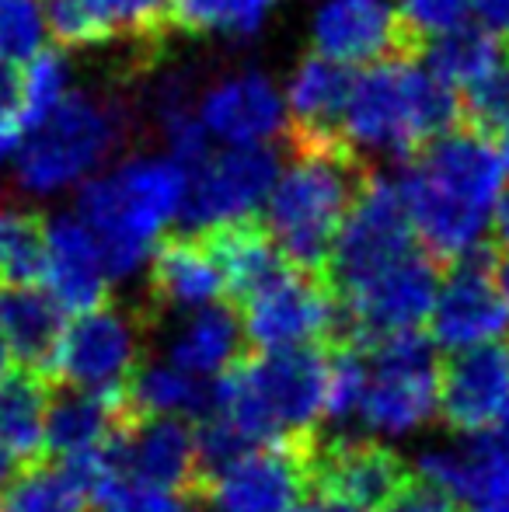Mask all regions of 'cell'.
Masks as SVG:
<instances>
[{"mask_svg": "<svg viewBox=\"0 0 509 512\" xmlns=\"http://www.w3.org/2000/svg\"><path fill=\"white\" fill-rule=\"evenodd\" d=\"M293 512H367V509L349 506V502H339V499H321V495H311V506H297Z\"/></svg>", "mask_w": 509, "mask_h": 512, "instance_id": "obj_41", "label": "cell"}, {"mask_svg": "<svg viewBox=\"0 0 509 512\" xmlns=\"http://www.w3.org/2000/svg\"><path fill=\"white\" fill-rule=\"evenodd\" d=\"M67 95V63L56 49H42L25 63V122L39 126Z\"/></svg>", "mask_w": 509, "mask_h": 512, "instance_id": "obj_36", "label": "cell"}, {"mask_svg": "<svg viewBox=\"0 0 509 512\" xmlns=\"http://www.w3.org/2000/svg\"><path fill=\"white\" fill-rule=\"evenodd\" d=\"M0 126H21L25 122V67L0 56Z\"/></svg>", "mask_w": 509, "mask_h": 512, "instance_id": "obj_38", "label": "cell"}, {"mask_svg": "<svg viewBox=\"0 0 509 512\" xmlns=\"http://www.w3.org/2000/svg\"><path fill=\"white\" fill-rule=\"evenodd\" d=\"M311 495L339 499L360 509H381L408 478V464L398 450L363 436H318L307 439Z\"/></svg>", "mask_w": 509, "mask_h": 512, "instance_id": "obj_14", "label": "cell"}, {"mask_svg": "<svg viewBox=\"0 0 509 512\" xmlns=\"http://www.w3.org/2000/svg\"><path fill=\"white\" fill-rule=\"evenodd\" d=\"M506 168L485 133L454 126L401 161L394 178L422 248L443 265L489 244V227L506 196Z\"/></svg>", "mask_w": 509, "mask_h": 512, "instance_id": "obj_1", "label": "cell"}, {"mask_svg": "<svg viewBox=\"0 0 509 512\" xmlns=\"http://www.w3.org/2000/svg\"><path fill=\"white\" fill-rule=\"evenodd\" d=\"M189 171L171 157H133L112 175L91 178L77 216L95 230L112 279L129 276L150 258L175 216H182Z\"/></svg>", "mask_w": 509, "mask_h": 512, "instance_id": "obj_5", "label": "cell"}, {"mask_svg": "<svg viewBox=\"0 0 509 512\" xmlns=\"http://www.w3.org/2000/svg\"><path fill=\"white\" fill-rule=\"evenodd\" d=\"M206 133L224 143H269L286 133V105L262 74H238L206 91L199 105Z\"/></svg>", "mask_w": 509, "mask_h": 512, "instance_id": "obj_22", "label": "cell"}, {"mask_svg": "<svg viewBox=\"0 0 509 512\" xmlns=\"http://www.w3.org/2000/svg\"><path fill=\"white\" fill-rule=\"evenodd\" d=\"M506 53L509 49L503 42V32L482 25V21H468V25L454 28V32L440 35V39L426 42L419 49L422 67L440 77L447 88H454L457 95L482 81Z\"/></svg>", "mask_w": 509, "mask_h": 512, "instance_id": "obj_27", "label": "cell"}, {"mask_svg": "<svg viewBox=\"0 0 509 512\" xmlns=\"http://www.w3.org/2000/svg\"><path fill=\"white\" fill-rule=\"evenodd\" d=\"M252 349H293V345H325L342 321L339 297L325 276L290 269L283 279L255 293L238 307Z\"/></svg>", "mask_w": 509, "mask_h": 512, "instance_id": "obj_12", "label": "cell"}, {"mask_svg": "<svg viewBox=\"0 0 509 512\" xmlns=\"http://www.w3.org/2000/svg\"><path fill=\"white\" fill-rule=\"evenodd\" d=\"M475 512H509V499L506 502H492V506H478Z\"/></svg>", "mask_w": 509, "mask_h": 512, "instance_id": "obj_47", "label": "cell"}, {"mask_svg": "<svg viewBox=\"0 0 509 512\" xmlns=\"http://www.w3.org/2000/svg\"><path fill=\"white\" fill-rule=\"evenodd\" d=\"M377 512H461V502L447 488L419 474V478H408Z\"/></svg>", "mask_w": 509, "mask_h": 512, "instance_id": "obj_37", "label": "cell"}, {"mask_svg": "<svg viewBox=\"0 0 509 512\" xmlns=\"http://www.w3.org/2000/svg\"><path fill=\"white\" fill-rule=\"evenodd\" d=\"M126 405L133 411H154V415H182L203 418L217 415V387L203 377H192L182 366H154L143 363L126 384Z\"/></svg>", "mask_w": 509, "mask_h": 512, "instance_id": "obj_28", "label": "cell"}, {"mask_svg": "<svg viewBox=\"0 0 509 512\" xmlns=\"http://www.w3.org/2000/svg\"><path fill=\"white\" fill-rule=\"evenodd\" d=\"M356 74L346 63L311 53L297 67L286 95V143H335L353 95Z\"/></svg>", "mask_w": 509, "mask_h": 512, "instance_id": "obj_21", "label": "cell"}, {"mask_svg": "<svg viewBox=\"0 0 509 512\" xmlns=\"http://www.w3.org/2000/svg\"><path fill=\"white\" fill-rule=\"evenodd\" d=\"M46 0H0V56L28 63L46 49Z\"/></svg>", "mask_w": 509, "mask_h": 512, "instance_id": "obj_34", "label": "cell"}, {"mask_svg": "<svg viewBox=\"0 0 509 512\" xmlns=\"http://www.w3.org/2000/svg\"><path fill=\"white\" fill-rule=\"evenodd\" d=\"M126 140V112L112 98L67 91L60 105L28 129L14 154L18 182L28 192H60L88 178Z\"/></svg>", "mask_w": 509, "mask_h": 512, "instance_id": "obj_6", "label": "cell"}, {"mask_svg": "<svg viewBox=\"0 0 509 512\" xmlns=\"http://www.w3.org/2000/svg\"><path fill=\"white\" fill-rule=\"evenodd\" d=\"M0 328L14 349V359L32 370L53 373L63 338V307L39 283H0Z\"/></svg>", "mask_w": 509, "mask_h": 512, "instance_id": "obj_24", "label": "cell"}, {"mask_svg": "<svg viewBox=\"0 0 509 512\" xmlns=\"http://www.w3.org/2000/svg\"><path fill=\"white\" fill-rule=\"evenodd\" d=\"M203 506H206L203 499H178L171 512H203Z\"/></svg>", "mask_w": 509, "mask_h": 512, "instance_id": "obj_46", "label": "cell"}, {"mask_svg": "<svg viewBox=\"0 0 509 512\" xmlns=\"http://www.w3.org/2000/svg\"><path fill=\"white\" fill-rule=\"evenodd\" d=\"M129 405L126 394H98L84 387L53 384L46 415V457L49 460H70L105 446L126 422Z\"/></svg>", "mask_w": 509, "mask_h": 512, "instance_id": "obj_23", "label": "cell"}, {"mask_svg": "<svg viewBox=\"0 0 509 512\" xmlns=\"http://www.w3.org/2000/svg\"><path fill=\"white\" fill-rule=\"evenodd\" d=\"M419 248L422 241L415 234V223L394 178L370 175L353 213L346 216L339 237H335V248L325 265V283L332 286L342 304L360 286L405 262Z\"/></svg>", "mask_w": 509, "mask_h": 512, "instance_id": "obj_9", "label": "cell"}, {"mask_svg": "<svg viewBox=\"0 0 509 512\" xmlns=\"http://www.w3.org/2000/svg\"><path fill=\"white\" fill-rule=\"evenodd\" d=\"M492 234H496V244L503 248V255H509V192L503 196V203L496 209V220H492Z\"/></svg>", "mask_w": 509, "mask_h": 512, "instance_id": "obj_40", "label": "cell"}, {"mask_svg": "<svg viewBox=\"0 0 509 512\" xmlns=\"http://www.w3.org/2000/svg\"><path fill=\"white\" fill-rule=\"evenodd\" d=\"M0 512H88V492L60 460L18 467L0 492Z\"/></svg>", "mask_w": 509, "mask_h": 512, "instance_id": "obj_31", "label": "cell"}, {"mask_svg": "<svg viewBox=\"0 0 509 512\" xmlns=\"http://www.w3.org/2000/svg\"><path fill=\"white\" fill-rule=\"evenodd\" d=\"M496 150H499V157H503V168H506V175H509V122H506L503 129H499Z\"/></svg>", "mask_w": 509, "mask_h": 512, "instance_id": "obj_44", "label": "cell"}, {"mask_svg": "<svg viewBox=\"0 0 509 512\" xmlns=\"http://www.w3.org/2000/svg\"><path fill=\"white\" fill-rule=\"evenodd\" d=\"M290 164L279 171L265 199V227L297 269L325 276L346 216L353 213L370 164L349 140L335 143H286Z\"/></svg>", "mask_w": 509, "mask_h": 512, "instance_id": "obj_2", "label": "cell"}, {"mask_svg": "<svg viewBox=\"0 0 509 512\" xmlns=\"http://www.w3.org/2000/svg\"><path fill=\"white\" fill-rule=\"evenodd\" d=\"M475 14L482 25L509 32V0H475Z\"/></svg>", "mask_w": 509, "mask_h": 512, "instance_id": "obj_39", "label": "cell"}, {"mask_svg": "<svg viewBox=\"0 0 509 512\" xmlns=\"http://www.w3.org/2000/svg\"><path fill=\"white\" fill-rule=\"evenodd\" d=\"M499 290H503L506 297V307H509V255H503V262H499Z\"/></svg>", "mask_w": 509, "mask_h": 512, "instance_id": "obj_45", "label": "cell"}, {"mask_svg": "<svg viewBox=\"0 0 509 512\" xmlns=\"http://www.w3.org/2000/svg\"><path fill=\"white\" fill-rule=\"evenodd\" d=\"M496 248L468 251L443 265L440 290L429 310V338L447 352L471 349V345L499 342L509 331V307L499 290Z\"/></svg>", "mask_w": 509, "mask_h": 512, "instance_id": "obj_11", "label": "cell"}, {"mask_svg": "<svg viewBox=\"0 0 509 512\" xmlns=\"http://www.w3.org/2000/svg\"><path fill=\"white\" fill-rule=\"evenodd\" d=\"M307 439L262 443L241 453L210 481L206 506L213 512H293L311 495Z\"/></svg>", "mask_w": 509, "mask_h": 512, "instance_id": "obj_15", "label": "cell"}, {"mask_svg": "<svg viewBox=\"0 0 509 512\" xmlns=\"http://www.w3.org/2000/svg\"><path fill=\"white\" fill-rule=\"evenodd\" d=\"M252 349L245 335L241 314L231 300L196 307L189 321L171 338V363L182 366L192 377H213L227 373L245 352Z\"/></svg>", "mask_w": 509, "mask_h": 512, "instance_id": "obj_25", "label": "cell"}, {"mask_svg": "<svg viewBox=\"0 0 509 512\" xmlns=\"http://www.w3.org/2000/svg\"><path fill=\"white\" fill-rule=\"evenodd\" d=\"M509 411V342L454 349L440 359V418L450 432H482Z\"/></svg>", "mask_w": 509, "mask_h": 512, "instance_id": "obj_16", "label": "cell"}, {"mask_svg": "<svg viewBox=\"0 0 509 512\" xmlns=\"http://www.w3.org/2000/svg\"><path fill=\"white\" fill-rule=\"evenodd\" d=\"M112 457L126 474L147 485H157L182 499L206 502L196 425L189 418L129 408L126 422L112 436Z\"/></svg>", "mask_w": 509, "mask_h": 512, "instance_id": "obj_13", "label": "cell"}, {"mask_svg": "<svg viewBox=\"0 0 509 512\" xmlns=\"http://www.w3.org/2000/svg\"><path fill=\"white\" fill-rule=\"evenodd\" d=\"M227 300L224 272L199 230L171 234L150 251V310H196Z\"/></svg>", "mask_w": 509, "mask_h": 512, "instance_id": "obj_19", "label": "cell"}, {"mask_svg": "<svg viewBox=\"0 0 509 512\" xmlns=\"http://www.w3.org/2000/svg\"><path fill=\"white\" fill-rule=\"evenodd\" d=\"M461 119V95L429 74L419 56H387L356 74L342 136L360 154L374 150L408 161Z\"/></svg>", "mask_w": 509, "mask_h": 512, "instance_id": "obj_4", "label": "cell"}, {"mask_svg": "<svg viewBox=\"0 0 509 512\" xmlns=\"http://www.w3.org/2000/svg\"><path fill=\"white\" fill-rule=\"evenodd\" d=\"M42 283L56 297V304L70 310V314H81V310L112 300V272L105 265L102 244H98L95 230L81 216L49 220L46 276H42Z\"/></svg>", "mask_w": 509, "mask_h": 512, "instance_id": "obj_20", "label": "cell"}, {"mask_svg": "<svg viewBox=\"0 0 509 512\" xmlns=\"http://www.w3.org/2000/svg\"><path fill=\"white\" fill-rule=\"evenodd\" d=\"M154 317L150 307H126L119 300L74 314V321L63 328L53 377L98 394L126 391L133 373L147 363Z\"/></svg>", "mask_w": 509, "mask_h": 512, "instance_id": "obj_8", "label": "cell"}, {"mask_svg": "<svg viewBox=\"0 0 509 512\" xmlns=\"http://www.w3.org/2000/svg\"><path fill=\"white\" fill-rule=\"evenodd\" d=\"M7 370H14V349H11V342H7L4 328H0V377H4Z\"/></svg>", "mask_w": 509, "mask_h": 512, "instance_id": "obj_43", "label": "cell"}, {"mask_svg": "<svg viewBox=\"0 0 509 512\" xmlns=\"http://www.w3.org/2000/svg\"><path fill=\"white\" fill-rule=\"evenodd\" d=\"M279 0H171L175 32L192 35H252Z\"/></svg>", "mask_w": 509, "mask_h": 512, "instance_id": "obj_32", "label": "cell"}, {"mask_svg": "<svg viewBox=\"0 0 509 512\" xmlns=\"http://www.w3.org/2000/svg\"><path fill=\"white\" fill-rule=\"evenodd\" d=\"M461 115L478 133H499L509 122V53L478 84L461 91Z\"/></svg>", "mask_w": 509, "mask_h": 512, "instance_id": "obj_35", "label": "cell"}, {"mask_svg": "<svg viewBox=\"0 0 509 512\" xmlns=\"http://www.w3.org/2000/svg\"><path fill=\"white\" fill-rule=\"evenodd\" d=\"M18 467H21V464H18V457H14V453L7 450L4 443H0V488H4L7 481L14 478V474H18Z\"/></svg>", "mask_w": 509, "mask_h": 512, "instance_id": "obj_42", "label": "cell"}, {"mask_svg": "<svg viewBox=\"0 0 509 512\" xmlns=\"http://www.w3.org/2000/svg\"><path fill=\"white\" fill-rule=\"evenodd\" d=\"M394 11H398L401 28L412 42V53L419 56L426 42L468 25L475 18V0H398Z\"/></svg>", "mask_w": 509, "mask_h": 512, "instance_id": "obj_33", "label": "cell"}, {"mask_svg": "<svg viewBox=\"0 0 509 512\" xmlns=\"http://www.w3.org/2000/svg\"><path fill=\"white\" fill-rule=\"evenodd\" d=\"M419 471L447 488L461 506H492L509 499V411L496 425L471 432L450 450H426Z\"/></svg>", "mask_w": 509, "mask_h": 512, "instance_id": "obj_18", "label": "cell"}, {"mask_svg": "<svg viewBox=\"0 0 509 512\" xmlns=\"http://www.w3.org/2000/svg\"><path fill=\"white\" fill-rule=\"evenodd\" d=\"M332 352L325 345L248 349L217 380V415L252 446L290 443L318 432L328 411Z\"/></svg>", "mask_w": 509, "mask_h": 512, "instance_id": "obj_3", "label": "cell"}, {"mask_svg": "<svg viewBox=\"0 0 509 512\" xmlns=\"http://www.w3.org/2000/svg\"><path fill=\"white\" fill-rule=\"evenodd\" d=\"M77 7L95 28L98 46L126 39L147 60H154L161 42L175 32L171 0H77Z\"/></svg>", "mask_w": 509, "mask_h": 512, "instance_id": "obj_29", "label": "cell"}, {"mask_svg": "<svg viewBox=\"0 0 509 512\" xmlns=\"http://www.w3.org/2000/svg\"><path fill=\"white\" fill-rule=\"evenodd\" d=\"M349 342V338H339ZM367 359L356 418L374 432H415L440 415V359L422 328L356 342Z\"/></svg>", "mask_w": 509, "mask_h": 512, "instance_id": "obj_7", "label": "cell"}, {"mask_svg": "<svg viewBox=\"0 0 509 512\" xmlns=\"http://www.w3.org/2000/svg\"><path fill=\"white\" fill-rule=\"evenodd\" d=\"M283 161L269 143H231L189 171V192L182 223L189 230H210L220 223L252 220L265 206Z\"/></svg>", "mask_w": 509, "mask_h": 512, "instance_id": "obj_10", "label": "cell"}, {"mask_svg": "<svg viewBox=\"0 0 509 512\" xmlns=\"http://www.w3.org/2000/svg\"><path fill=\"white\" fill-rule=\"evenodd\" d=\"M314 53L346 67L415 56L398 11L387 0H325L314 18Z\"/></svg>", "mask_w": 509, "mask_h": 512, "instance_id": "obj_17", "label": "cell"}, {"mask_svg": "<svg viewBox=\"0 0 509 512\" xmlns=\"http://www.w3.org/2000/svg\"><path fill=\"white\" fill-rule=\"evenodd\" d=\"M56 377L46 370H7L0 377V443L18 457V464L46 460V415Z\"/></svg>", "mask_w": 509, "mask_h": 512, "instance_id": "obj_26", "label": "cell"}, {"mask_svg": "<svg viewBox=\"0 0 509 512\" xmlns=\"http://www.w3.org/2000/svg\"><path fill=\"white\" fill-rule=\"evenodd\" d=\"M49 220L32 206L0 196V283H42Z\"/></svg>", "mask_w": 509, "mask_h": 512, "instance_id": "obj_30", "label": "cell"}]
</instances>
